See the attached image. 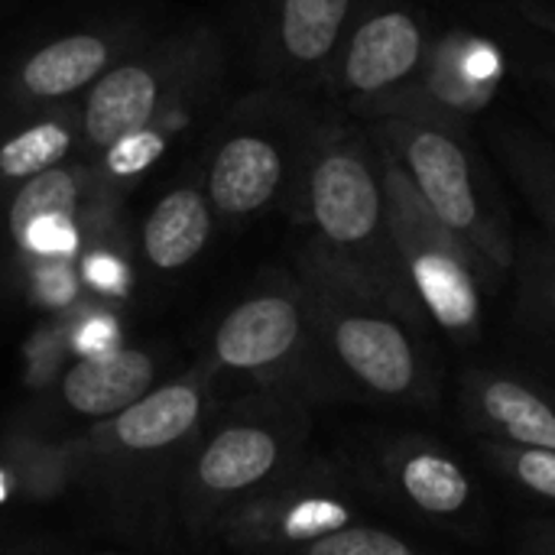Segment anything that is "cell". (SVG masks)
Returning <instances> with one entry per match:
<instances>
[{"instance_id": "6da1fadb", "label": "cell", "mask_w": 555, "mask_h": 555, "mask_svg": "<svg viewBox=\"0 0 555 555\" xmlns=\"http://www.w3.org/2000/svg\"><path fill=\"white\" fill-rule=\"evenodd\" d=\"M299 283L312 302L328 390L403 406L436 400L439 374L426 348L429 325L410 319L374 283L315 247L302 254Z\"/></svg>"}, {"instance_id": "7a4b0ae2", "label": "cell", "mask_w": 555, "mask_h": 555, "mask_svg": "<svg viewBox=\"0 0 555 555\" xmlns=\"http://www.w3.org/2000/svg\"><path fill=\"white\" fill-rule=\"evenodd\" d=\"M306 221L315 231L312 247L328 260L374 283L410 319L426 322L416 306L387 215L380 156L354 133H328L315 143L302 176Z\"/></svg>"}, {"instance_id": "3957f363", "label": "cell", "mask_w": 555, "mask_h": 555, "mask_svg": "<svg viewBox=\"0 0 555 555\" xmlns=\"http://www.w3.org/2000/svg\"><path fill=\"white\" fill-rule=\"evenodd\" d=\"M387 192L390 237L406 286L426 322L452 341H472L485 322V283L491 280L478 254L452 234L420 198L400 163L377 146Z\"/></svg>"}, {"instance_id": "277c9868", "label": "cell", "mask_w": 555, "mask_h": 555, "mask_svg": "<svg viewBox=\"0 0 555 555\" xmlns=\"http://www.w3.org/2000/svg\"><path fill=\"white\" fill-rule=\"evenodd\" d=\"M380 146L400 163L429 211L478 254L491 276L514 267L507 218L455 127L436 114H397L384 124Z\"/></svg>"}, {"instance_id": "5b68a950", "label": "cell", "mask_w": 555, "mask_h": 555, "mask_svg": "<svg viewBox=\"0 0 555 555\" xmlns=\"http://www.w3.org/2000/svg\"><path fill=\"white\" fill-rule=\"evenodd\" d=\"M309 420L293 403L247 406L195 449L185 475V507L195 520H224L231 511L302 465Z\"/></svg>"}, {"instance_id": "8992f818", "label": "cell", "mask_w": 555, "mask_h": 555, "mask_svg": "<svg viewBox=\"0 0 555 555\" xmlns=\"http://www.w3.org/2000/svg\"><path fill=\"white\" fill-rule=\"evenodd\" d=\"M211 367L273 393L328 390L312 302L302 283H270L234 302L208 345Z\"/></svg>"}, {"instance_id": "52a82bcc", "label": "cell", "mask_w": 555, "mask_h": 555, "mask_svg": "<svg viewBox=\"0 0 555 555\" xmlns=\"http://www.w3.org/2000/svg\"><path fill=\"white\" fill-rule=\"evenodd\" d=\"M351 524H361V507L348 481L332 465H299L231 511L221 530L241 550L283 555Z\"/></svg>"}, {"instance_id": "ba28073f", "label": "cell", "mask_w": 555, "mask_h": 555, "mask_svg": "<svg viewBox=\"0 0 555 555\" xmlns=\"http://www.w3.org/2000/svg\"><path fill=\"white\" fill-rule=\"evenodd\" d=\"M189 62L182 49H163L150 55H133L114 62L88 91L78 111L81 143L91 153H104L120 137L166 124L172 104H179V91L189 78Z\"/></svg>"}, {"instance_id": "9c48e42d", "label": "cell", "mask_w": 555, "mask_h": 555, "mask_svg": "<svg viewBox=\"0 0 555 555\" xmlns=\"http://www.w3.org/2000/svg\"><path fill=\"white\" fill-rule=\"evenodd\" d=\"M208 403V377L198 371L156 384L137 403L78 436L85 462H140L166 455L202 429Z\"/></svg>"}, {"instance_id": "30bf717a", "label": "cell", "mask_w": 555, "mask_h": 555, "mask_svg": "<svg viewBox=\"0 0 555 555\" xmlns=\"http://www.w3.org/2000/svg\"><path fill=\"white\" fill-rule=\"evenodd\" d=\"M462 416L491 442L555 452V393L498 367H475L462 380Z\"/></svg>"}, {"instance_id": "8fae6325", "label": "cell", "mask_w": 555, "mask_h": 555, "mask_svg": "<svg viewBox=\"0 0 555 555\" xmlns=\"http://www.w3.org/2000/svg\"><path fill=\"white\" fill-rule=\"evenodd\" d=\"M380 481L423 520L462 524L475 514L468 468L429 436H397L380 449Z\"/></svg>"}, {"instance_id": "7c38bea8", "label": "cell", "mask_w": 555, "mask_h": 555, "mask_svg": "<svg viewBox=\"0 0 555 555\" xmlns=\"http://www.w3.org/2000/svg\"><path fill=\"white\" fill-rule=\"evenodd\" d=\"M426 62L423 23L400 10L384 7L364 16L341 52V88L354 98H384L416 78Z\"/></svg>"}, {"instance_id": "4fadbf2b", "label": "cell", "mask_w": 555, "mask_h": 555, "mask_svg": "<svg viewBox=\"0 0 555 555\" xmlns=\"http://www.w3.org/2000/svg\"><path fill=\"white\" fill-rule=\"evenodd\" d=\"M286 182L283 146L263 130L228 133L208 166V202L228 221L250 218L273 205Z\"/></svg>"}, {"instance_id": "5bb4252c", "label": "cell", "mask_w": 555, "mask_h": 555, "mask_svg": "<svg viewBox=\"0 0 555 555\" xmlns=\"http://www.w3.org/2000/svg\"><path fill=\"white\" fill-rule=\"evenodd\" d=\"M120 39L114 33L81 29L59 36L20 62L13 75V94L29 104H55L75 98L114 65Z\"/></svg>"}, {"instance_id": "9a60e30c", "label": "cell", "mask_w": 555, "mask_h": 555, "mask_svg": "<svg viewBox=\"0 0 555 555\" xmlns=\"http://www.w3.org/2000/svg\"><path fill=\"white\" fill-rule=\"evenodd\" d=\"M159 361L146 348H117L104 358L72 361L59 377L62 403L88 420H111L156 387Z\"/></svg>"}, {"instance_id": "2e32d148", "label": "cell", "mask_w": 555, "mask_h": 555, "mask_svg": "<svg viewBox=\"0 0 555 555\" xmlns=\"http://www.w3.org/2000/svg\"><path fill=\"white\" fill-rule=\"evenodd\" d=\"M215 208L205 192L195 185H179L166 192L146 215L140 244L153 270L176 273L189 267L211 241Z\"/></svg>"}, {"instance_id": "e0dca14e", "label": "cell", "mask_w": 555, "mask_h": 555, "mask_svg": "<svg viewBox=\"0 0 555 555\" xmlns=\"http://www.w3.org/2000/svg\"><path fill=\"white\" fill-rule=\"evenodd\" d=\"M354 0H276L273 36L280 59L296 72H319L338 49Z\"/></svg>"}, {"instance_id": "ac0fdd59", "label": "cell", "mask_w": 555, "mask_h": 555, "mask_svg": "<svg viewBox=\"0 0 555 555\" xmlns=\"http://www.w3.org/2000/svg\"><path fill=\"white\" fill-rule=\"evenodd\" d=\"M81 137L78 117L52 114L33 124H23L0 140V182H26L52 166H62Z\"/></svg>"}, {"instance_id": "d6986e66", "label": "cell", "mask_w": 555, "mask_h": 555, "mask_svg": "<svg viewBox=\"0 0 555 555\" xmlns=\"http://www.w3.org/2000/svg\"><path fill=\"white\" fill-rule=\"evenodd\" d=\"M498 81V59L491 49H478L468 39H459L455 46H446L436 52L429 88L439 104L446 107H478L485 104L488 91Z\"/></svg>"}, {"instance_id": "ffe728a7", "label": "cell", "mask_w": 555, "mask_h": 555, "mask_svg": "<svg viewBox=\"0 0 555 555\" xmlns=\"http://www.w3.org/2000/svg\"><path fill=\"white\" fill-rule=\"evenodd\" d=\"M481 459L517 491H524L533 501H543L555 507V452L546 449H520L481 439L478 442Z\"/></svg>"}, {"instance_id": "44dd1931", "label": "cell", "mask_w": 555, "mask_h": 555, "mask_svg": "<svg viewBox=\"0 0 555 555\" xmlns=\"http://www.w3.org/2000/svg\"><path fill=\"white\" fill-rule=\"evenodd\" d=\"M62 322H65L72 361L104 358V354L124 348V322L101 299H81L75 309H68L62 315Z\"/></svg>"}, {"instance_id": "7402d4cb", "label": "cell", "mask_w": 555, "mask_h": 555, "mask_svg": "<svg viewBox=\"0 0 555 555\" xmlns=\"http://www.w3.org/2000/svg\"><path fill=\"white\" fill-rule=\"evenodd\" d=\"M75 267H78L81 286L91 299L120 302L133 293V267H130L127 254L120 247H114L104 234L91 237L81 247Z\"/></svg>"}, {"instance_id": "603a6c76", "label": "cell", "mask_w": 555, "mask_h": 555, "mask_svg": "<svg viewBox=\"0 0 555 555\" xmlns=\"http://www.w3.org/2000/svg\"><path fill=\"white\" fill-rule=\"evenodd\" d=\"M166 143H169V124H153L120 137L104 153H98L101 159L98 182H133L166 153Z\"/></svg>"}, {"instance_id": "cb8c5ba5", "label": "cell", "mask_w": 555, "mask_h": 555, "mask_svg": "<svg viewBox=\"0 0 555 555\" xmlns=\"http://www.w3.org/2000/svg\"><path fill=\"white\" fill-rule=\"evenodd\" d=\"M26 293L49 315H65L88 296L75 260H26Z\"/></svg>"}, {"instance_id": "d4e9b609", "label": "cell", "mask_w": 555, "mask_h": 555, "mask_svg": "<svg viewBox=\"0 0 555 555\" xmlns=\"http://www.w3.org/2000/svg\"><path fill=\"white\" fill-rule=\"evenodd\" d=\"M68 358L72 354H68L65 322H62V315H52L49 322L33 328V335L23 341V380H26V387H33V390L52 387L65 374Z\"/></svg>"}, {"instance_id": "484cf974", "label": "cell", "mask_w": 555, "mask_h": 555, "mask_svg": "<svg viewBox=\"0 0 555 555\" xmlns=\"http://www.w3.org/2000/svg\"><path fill=\"white\" fill-rule=\"evenodd\" d=\"M283 555H423L410 540L384 530V527H371V524H351L338 533H328L309 546H299L293 553Z\"/></svg>"}, {"instance_id": "4316f807", "label": "cell", "mask_w": 555, "mask_h": 555, "mask_svg": "<svg viewBox=\"0 0 555 555\" xmlns=\"http://www.w3.org/2000/svg\"><path fill=\"white\" fill-rule=\"evenodd\" d=\"M524 555H555V520L530 524L524 530Z\"/></svg>"}, {"instance_id": "83f0119b", "label": "cell", "mask_w": 555, "mask_h": 555, "mask_svg": "<svg viewBox=\"0 0 555 555\" xmlns=\"http://www.w3.org/2000/svg\"><path fill=\"white\" fill-rule=\"evenodd\" d=\"M543 306H546V312H550V319H553L555 325V263L543 276Z\"/></svg>"}, {"instance_id": "f1b7e54d", "label": "cell", "mask_w": 555, "mask_h": 555, "mask_svg": "<svg viewBox=\"0 0 555 555\" xmlns=\"http://www.w3.org/2000/svg\"><path fill=\"white\" fill-rule=\"evenodd\" d=\"M543 208H546V215L553 218V224H555V192L546 198V205H543Z\"/></svg>"}, {"instance_id": "f546056e", "label": "cell", "mask_w": 555, "mask_h": 555, "mask_svg": "<svg viewBox=\"0 0 555 555\" xmlns=\"http://www.w3.org/2000/svg\"><path fill=\"white\" fill-rule=\"evenodd\" d=\"M98 555H120V553H98Z\"/></svg>"}]
</instances>
